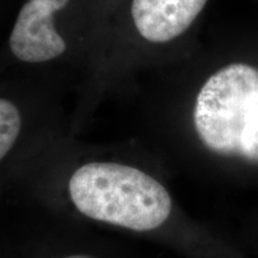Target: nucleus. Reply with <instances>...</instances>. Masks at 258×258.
<instances>
[{"mask_svg":"<svg viewBox=\"0 0 258 258\" xmlns=\"http://www.w3.org/2000/svg\"><path fill=\"white\" fill-rule=\"evenodd\" d=\"M69 190L82 214L132 231L158 228L172 209L163 184L144 171L122 164H85L71 177Z\"/></svg>","mask_w":258,"mask_h":258,"instance_id":"nucleus-1","label":"nucleus"},{"mask_svg":"<svg viewBox=\"0 0 258 258\" xmlns=\"http://www.w3.org/2000/svg\"><path fill=\"white\" fill-rule=\"evenodd\" d=\"M194 124L212 152L258 163V70L232 63L209 77L196 98Z\"/></svg>","mask_w":258,"mask_h":258,"instance_id":"nucleus-2","label":"nucleus"},{"mask_svg":"<svg viewBox=\"0 0 258 258\" xmlns=\"http://www.w3.org/2000/svg\"><path fill=\"white\" fill-rule=\"evenodd\" d=\"M60 10L46 0H29L22 8L10 36V48L17 59L44 62L66 50V43L53 23L54 14Z\"/></svg>","mask_w":258,"mask_h":258,"instance_id":"nucleus-3","label":"nucleus"},{"mask_svg":"<svg viewBox=\"0 0 258 258\" xmlns=\"http://www.w3.org/2000/svg\"><path fill=\"white\" fill-rule=\"evenodd\" d=\"M208 0H133L132 17L145 40H173L194 23Z\"/></svg>","mask_w":258,"mask_h":258,"instance_id":"nucleus-4","label":"nucleus"},{"mask_svg":"<svg viewBox=\"0 0 258 258\" xmlns=\"http://www.w3.org/2000/svg\"><path fill=\"white\" fill-rule=\"evenodd\" d=\"M21 115L14 103L2 98L0 101V158L10 152L21 132Z\"/></svg>","mask_w":258,"mask_h":258,"instance_id":"nucleus-5","label":"nucleus"},{"mask_svg":"<svg viewBox=\"0 0 258 258\" xmlns=\"http://www.w3.org/2000/svg\"><path fill=\"white\" fill-rule=\"evenodd\" d=\"M66 258H96V257L88 256V254H74V256H70V257H66Z\"/></svg>","mask_w":258,"mask_h":258,"instance_id":"nucleus-6","label":"nucleus"}]
</instances>
